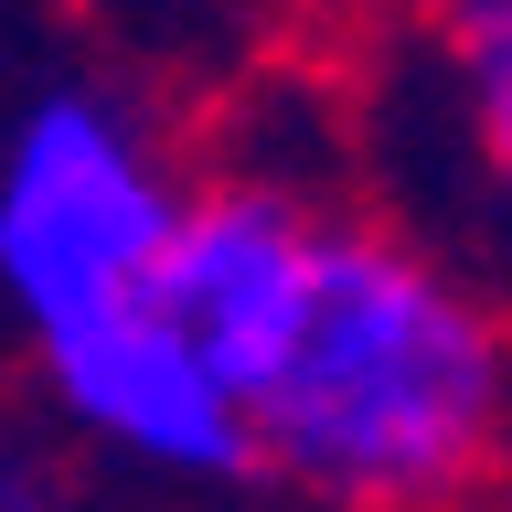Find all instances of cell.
I'll return each instance as SVG.
<instances>
[{
    "label": "cell",
    "mask_w": 512,
    "mask_h": 512,
    "mask_svg": "<svg viewBox=\"0 0 512 512\" xmlns=\"http://www.w3.org/2000/svg\"><path fill=\"white\" fill-rule=\"evenodd\" d=\"M320 214L331 203L310 182H288V171H203V182H182V214H171L150 299L235 395L267 374V352L299 320Z\"/></svg>",
    "instance_id": "obj_4"
},
{
    "label": "cell",
    "mask_w": 512,
    "mask_h": 512,
    "mask_svg": "<svg viewBox=\"0 0 512 512\" xmlns=\"http://www.w3.org/2000/svg\"><path fill=\"white\" fill-rule=\"evenodd\" d=\"M438 96H448V139L470 171V214L480 246L502 267L512 299V0H448L438 11Z\"/></svg>",
    "instance_id": "obj_5"
},
{
    "label": "cell",
    "mask_w": 512,
    "mask_h": 512,
    "mask_svg": "<svg viewBox=\"0 0 512 512\" xmlns=\"http://www.w3.org/2000/svg\"><path fill=\"white\" fill-rule=\"evenodd\" d=\"M182 214V160L118 86H43L0 128V320L64 342L139 310Z\"/></svg>",
    "instance_id": "obj_2"
},
{
    "label": "cell",
    "mask_w": 512,
    "mask_h": 512,
    "mask_svg": "<svg viewBox=\"0 0 512 512\" xmlns=\"http://www.w3.org/2000/svg\"><path fill=\"white\" fill-rule=\"evenodd\" d=\"M0 512H96L86 470L54 448V427H11L0 416Z\"/></svg>",
    "instance_id": "obj_6"
},
{
    "label": "cell",
    "mask_w": 512,
    "mask_h": 512,
    "mask_svg": "<svg viewBox=\"0 0 512 512\" xmlns=\"http://www.w3.org/2000/svg\"><path fill=\"white\" fill-rule=\"evenodd\" d=\"M246 438L299 512H470L512 470V299L416 224L331 203Z\"/></svg>",
    "instance_id": "obj_1"
},
{
    "label": "cell",
    "mask_w": 512,
    "mask_h": 512,
    "mask_svg": "<svg viewBox=\"0 0 512 512\" xmlns=\"http://www.w3.org/2000/svg\"><path fill=\"white\" fill-rule=\"evenodd\" d=\"M32 384L54 406V448L160 502H214L256 480L246 395L160 320V299L107 310L64 342H32Z\"/></svg>",
    "instance_id": "obj_3"
}]
</instances>
